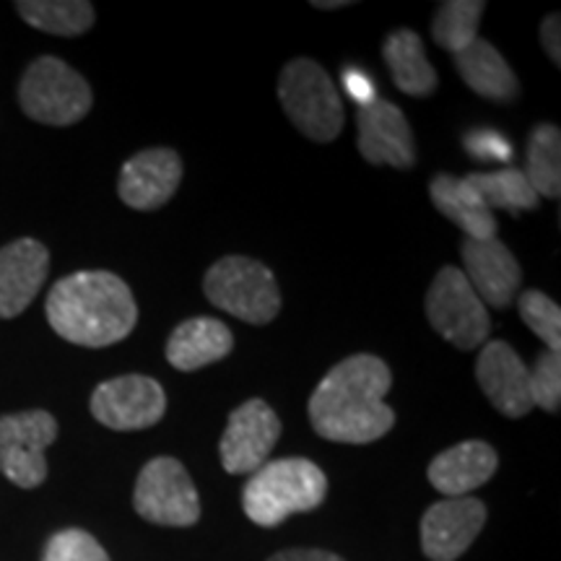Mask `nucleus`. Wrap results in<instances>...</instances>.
<instances>
[{
  "label": "nucleus",
  "instance_id": "9b49d317",
  "mask_svg": "<svg viewBox=\"0 0 561 561\" xmlns=\"http://www.w3.org/2000/svg\"><path fill=\"white\" fill-rule=\"evenodd\" d=\"M280 439V419L261 398L244 401L229 413L219 453L224 471L231 476L255 473Z\"/></svg>",
  "mask_w": 561,
  "mask_h": 561
},
{
  "label": "nucleus",
  "instance_id": "ddd939ff",
  "mask_svg": "<svg viewBox=\"0 0 561 561\" xmlns=\"http://www.w3.org/2000/svg\"><path fill=\"white\" fill-rule=\"evenodd\" d=\"M356 146L369 164L411 170L416 164V144L403 110L388 100L362 104L356 115Z\"/></svg>",
  "mask_w": 561,
  "mask_h": 561
},
{
  "label": "nucleus",
  "instance_id": "0eeeda50",
  "mask_svg": "<svg viewBox=\"0 0 561 561\" xmlns=\"http://www.w3.org/2000/svg\"><path fill=\"white\" fill-rule=\"evenodd\" d=\"M424 310L434 331L460 351L481 348L489 341L491 320L486 305L455 265H445L434 276Z\"/></svg>",
  "mask_w": 561,
  "mask_h": 561
},
{
  "label": "nucleus",
  "instance_id": "7c9ffc66",
  "mask_svg": "<svg viewBox=\"0 0 561 561\" xmlns=\"http://www.w3.org/2000/svg\"><path fill=\"white\" fill-rule=\"evenodd\" d=\"M268 561H343L339 553L322 551V549H286L273 553Z\"/></svg>",
  "mask_w": 561,
  "mask_h": 561
},
{
  "label": "nucleus",
  "instance_id": "a878e982",
  "mask_svg": "<svg viewBox=\"0 0 561 561\" xmlns=\"http://www.w3.org/2000/svg\"><path fill=\"white\" fill-rule=\"evenodd\" d=\"M486 3L481 0H447L439 5L432 24V37L442 50L460 53L479 39V24Z\"/></svg>",
  "mask_w": 561,
  "mask_h": 561
},
{
  "label": "nucleus",
  "instance_id": "cd10ccee",
  "mask_svg": "<svg viewBox=\"0 0 561 561\" xmlns=\"http://www.w3.org/2000/svg\"><path fill=\"white\" fill-rule=\"evenodd\" d=\"M42 561H110V557L91 533L68 528L55 533L47 541Z\"/></svg>",
  "mask_w": 561,
  "mask_h": 561
},
{
  "label": "nucleus",
  "instance_id": "6e6552de",
  "mask_svg": "<svg viewBox=\"0 0 561 561\" xmlns=\"http://www.w3.org/2000/svg\"><path fill=\"white\" fill-rule=\"evenodd\" d=\"M133 507L146 523L164 528H191L201 520L198 489L180 460L153 458L138 473Z\"/></svg>",
  "mask_w": 561,
  "mask_h": 561
},
{
  "label": "nucleus",
  "instance_id": "2eb2a0df",
  "mask_svg": "<svg viewBox=\"0 0 561 561\" xmlns=\"http://www.w3.org/2000/svg\"><path fill=\"white\" fill-rule=\"evenodd\" d=\"M462 255V276L479 294V299L494 310H504L512 301L517 299L523 284L520 263L515 261L507 244L500 240H462L460 244Z\"/></svg>",
  "mask_w": 561,
  "mask_h": 561
},
{
  "label": "nucleus",
  "instance_id": "9d476101",
  "mask_svg": "<svg viewBox=\"0 0 561 561\" xmlns=\"http://www.w3.org/2000/svg\"><path fill=\"white\" fill-rule=\"evenodd\" d=\"M91 416L115 432L157 426L167 413V392L146 375H123L91 392Z\"/></svg>",
  "mask_w": 561,
  "mask_h": 561
},
{
  "label": "nucleus",
  "instance_id": "c756f323",
  "mask_svg": "<svg viewBox=\"0 0 561 561\" xmlns=\"http://www.w3.org/2000/svg\"><path fill=\"white\" fill-rule=\"evenodd\" d=\"M561 26H559V13H551L546 16L543 26H541V42H543V50L549 55L553 66H561Z\"/></svg>",
  "mask_w": 561,
  "mask_h": 561
},
{
  "label": "nucleus",
  "instance_id": "c85d7f7f",
  "mask_svg": "<svg viewBox=\"0 0 561 561\" xmlns=\"http://www.w3.org/2000/svg\"><path fill=\"white\" fill-rule=\"evenodd\" d=\"M530 401L533 409H543L546 413H559L561 403V359L553 351H543L538 356L536 367L530 371Z\"/></svg>",
  "mask_w": 561,
  "mask_h": 561
},
{
  "label": "nucleus",
  "instance_id": "412c9836",
  "mask_svg": "<svg viewBox=\"0 0 561 561\" xmlns=\"http://www.w3.org/2000/svg\"><path fill=\"white\" fill-rule=\"evenodd\" d=\"M430 193L439 214L466 231L468 240H494L500 224L489 208L481 206L466 180L453 178V174H437L432 180Z\"/></svg>",
  "mask_w": 561,
  "mask_h": 561
},
{
  "label": "nucleus",
  "instance_id": "5701e85b",
  "mask_svg": "<svg viewBox=\"0 0 561 561\" xmlns=\"http://www.w3.org/2000/svg\"><path fill=\"white\" fill-rule=\"evenodd\" d=\"M462 180L471 187L481 206L489 208L491 214L496 208L512 210V214H517V210H536L538 203H541L528 178H525V172L515 170V167L496 172H476Z\"/></svg>",
  "mask_w": 561,
  "mask_h": 561
},
{
  "label": "nucleus",
  "instance_id": "20e7f679",
  "mask_svg": "<svg viewBox=\"0 0 561 561\" xmlns=\"http://www.w3.org/2000/svg\"><path fill=\"white\" fill-rule=\"evenodd\" d=\"M278 100L301 136L331 144L343 130V100L328 70L310 58L286 62L278 79Z\"/></svg>",
  "mask_w": 561,
  "mask_h": 561
},
{
  "label": "nucleus",
  "instance_id": "2f4dec72",
  "mask_svg": "<svg viewBox=\"0 0 561 561\" xmlns=\"http://www.w3.org/2000/svg\"><path fill=\"white\" fill-rule=\"evenodd\" d=\"M314 9H320V11H335V9H346V0H331V3H328V0H314Z\"/></svg>",
  "mask_w": 561,
  "mask_h": 561
},
{
  "label": "nucleus",
  "instance_id": "f3484780",
  "mask_svg": "<svg viewBox=\"0 0 561 561\" xmlns=\"http://www.w3.org/2000/svg\"><path fill=\"white\" fill-rule=\"evenodd\" d=\"M50 271V250L21 237L0 250V318H19L32 305Z\"/></svg>",
  "mask_w": 561,
  "mask_h": 561
},
{
  "label": "nucleus",
  "instance_id": "423d86ee",
  "mask_svg": "<svg viewBox=\"0 0 561 561\" xmlns=\"http://www.w3.org/2000/svg\"><path fill=\"white\" fill-rule=\"evenodd\" d=\"M19 104L30 121L66 128L89 115L94 94L79 70L53 55H42L19 83Z\"/></svg>",
  "mask_w": 561,
  "mask_h": 561
},
{
  "label": "nucleus",
  "instance_id": "39448f33",
  "mask_svg": "<svg viewBox=\"0 0 561 561\" xmlns=\"http://www.w3.org/2000/svg\"><path fill=\"white\" fill-rule=\"evenodd\" d=\"M208 301L250 325H268L280 312V291L268 265L244 255L221 257L203 278Z\"/></svg>",
  "mask_w": 561,
  "mask_h": 561
},
{
  "label": "nucleus",
  "instance_id": "1a4fd4ad",
  "mask_svg": "<svg viewBox=\"0 0 561 561\" xmlns=\"http://www.w3.org/2000/svg\"><path fill=\"white\" fill-rule=\"evenodd\" d=\"M55 439L53 413L34 409L0 416V473L19 489H37L47 479L45 450Z\"/></svg>",
  "mask_w": 561,
  "mask_h": 561
},
{
  "label": "nucleus",
  "instance_id": "b1692460",
  "mask_svg": "<svg viewBox=\"0 0 561 561\" xmlns=\"http://www.w3.org/2000/svg\"><path fill=\"white\" fill-rule=\"evenodd\" d=\"M19 16L55 37H81L94 26V5L87 0H19Z\"/></svg>",
  "mask_w": 561,
  "mask_h": 561
},
{
  "label": "nucleus",
  "instance_id": "6ab92c4d",
  "mask_svg": "<svg viewBox=\"0 0 561 561\" xmlns=\"http://www.w3.org/2000/svg\"><path fill=\"white\" fill-rule=\"evenodd\" d=\"M234 348V335L214 318H191L174 328L167 341V362L180 371H198L221 362Z\"/></svg>",
  "mask_w": 561,
  "mask_h": 561
},
{
  "label": "nucleus",
  "instance_id": "393cba45",
  "mask_svg": "<svg viewBox=\"0 0 561 561\" xmlns=\"http://www.w3.org/2000/svg\"><path fill=\"white\" fill-rule=\"evenodd\" d=\"M525 178L538 198L557 201L561 195V133L557 125H536L528 140V170Z\"/></svg>",
  "mask_w": 561,
  "mask_h": 561
},
{
  "label": "nucleus",
  "instance_id": "7ed1b4c3",
  "mask_svg": "<svg viewBox=\"0 0 561 561\" xmlns=\"http://www.w3.org/2000/svg\"><path fill=\"white\" fill-rule=\"evenodd\" d=\"M328 496V479L320 466L307 458H280L263 462L244 483V515L261 528H276L286 517L318 510Z\"/></svg>",
  "mask_w": 561,
  "mask_h": 561
},
{
  "label": "nucleus",
  "instance_id": "f03ea898",
  "mask_svg": "<svg viewBox=\"0 0 561 561\" xmlns=\"http://www.w3.org/2000/svg\"><path fill=\"white\" fill-rule=\"evenodd\" d=\"M47 322L68 343L107 348L128 339L138 322L130 286L110 271H79L60 278L47 294Z\"/></svg>",
  "mask_w": 561,
  "mask_h": 561
},
{
  "label": "nucleus",
  "instance_id": "dca6fc26",
  "mask_svg": "<svg viewBox=\"0 0 561 561\" xmlns=\"http://www.w3.org/2000/svg\"><path fill=\"white\" fill-rule=\"evenodd\" d=\"M182 182V159L172 149L138 151L123 164L117 193L125 206L157 210L172 201Z\"/></svg>",
  "mask_w": 561,
  "mask_h": 561
},
{
  "label": "nucleus",
  "instance_id": "bb28decb",
  "mask_svg": "<svg viewBox=\"0 0 561 561\" xmlns=\"http://www.w3.org/2000/svg\"><path fill=\"white\" fill-rule=\"evenodd\" d=\"M517 307H520V318L525 325L530 328L533 333L541 339L549 351L559 354L561 348V310L559 305L551 297H546L543 291L528 289L520 294L517 299Z\"/></svg>",
  "mask_w": 561,
  "mask_h": 561
},
{
  "label": "nucleus",
  "instance_id": "f8f14e48",
  "mask_svg": "<svg viewBox=\"0 0 561 561\" xmlns=\"http://www.w3.org/2000/svg\"><path fill=\"white\" fill-rule=\"evenodd\" d=\"M486 504L476 496H453L432 504L421 517V551L432 561H458L486 525Z\"/></svg>",
  "mask_w": 561,
  "mask_h": 561
},
{
  "label": "nucleus",
  "instance_id": "4be33fe9",
  "mask_svg": "<svg viewBox=\"0 0 561 561\" xmlns=\"http://www.w3.org/2000/svg\"><path fill=\"white\" fill-rule=\"evenodd\" d=\"M385 62H388L392 83L409 96H432L439 76L426 58L424 42L413 30L392 32L382 45Z\"/></svg>",
  "mask_w": 561,
  "mask_h": 561
},
{
  "label": "nucleus",
  "instance_id": "a211bd4d",
  "mask_svg": "<svg viewBox=\"0 0 561 561\" xmlns=\"http://www.w3.org/2000/svg\"><path fill=\"white\" fill-rule=\"evenodd\" d=\"M496 468H500V458L494 447L489 442L468 439L447 447L430 462V481L445 494V500L471 496V491L483 486L496 473Z\"/></svg>",
  "mask_w": 561,
  "mask_h": 561
},
{
  "label": "nucleus",
  "instance_id": "4468645a",
  "mask_svg": "<svg viewBox=\"0 0 561 561\" xmlns=\"http://www.w3.org/2000/svg\"><path fill=\"white\" fill-rule=\"evenodd\" d=\"M476 380L489 403L502 416L520 419L530 413V369L504 341H486L476 362Z\"/></svg>",
  "mask_w": 561,
  "mask_h": 561
},
{
  "label": "nucleus",
  "instance_id": "aec40b11",
  "mask_svg": "<svg viewBox=\"0 0 561 561\" xmlns=\"http://www.w3.org/2000/svg\"><path fill=\"white\" fill-rule=\"evenodd\" d=\"M455 68H458L460 79L466 81L468 89H473L476 94L486 96L491 102L510 104L520 94V81H517L515 70L486 39L479 37L466 50L455 53Z\"/></svg>",
  "mask_w": 561,
  "mask_h": 561
},
{
  "label": "nucleus",
  "instance_id": "f257e3e1",
  "mask_svg": "<svg viewBox=\"0 0 561 561\" xmlns=\"http://www.w3.org/2000/svg\"><path fill=\"white\" fill-rule=\"evenodd\" d=\"M390 388V367L380 356H348L335 364L312 392V430L322 439L343 445H367L385 437L396 426V411L385 403Z\"/></svg>",
  "mask_w": 561,
  "mask_h": 561
}]
</instances>
